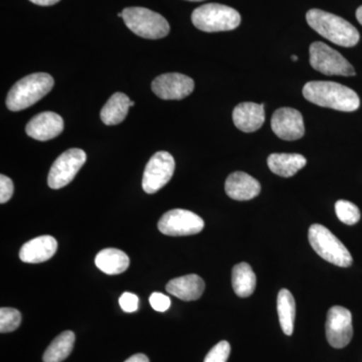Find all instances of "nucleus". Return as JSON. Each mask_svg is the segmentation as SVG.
Listing matches in <instances>:
<instances>
[{
	"label": "nucleus",
	"instance_id": "obj_35",
	"mask_svg": "<svg viewBox=\"0 0 362 362\" xmlns=\"http://www.w3.org/2000/svg\"><path fill=\"white\" fill-rule=\"evenodd\" d=\"M188 1H204V0H188Z\"/></svg>",
	"mask_w": 362,
	"mask_h": 362
},
{
	"label": "nucleus",
	"instance_id": "obj_14",
	"mask_svg": "<svg viewBox=\"0 0 362 362\" xmlns=\"http://www.w3.org/2000/svg\"><path fill=\"white\" fill-rule=\"evenodd\" d=\"M64 120L54 112H42L33 117L26 125V134L39 141H47L61 134Z\"/></svg>",
	"mask_w": 362,
	"mask_h": 362
},
{
	"label": "nucleus",
	"instance_id": "obj_10",
	"mask_svg": "<svg viewBox=\"0 0 362 362\" xmlns=\"http://www.w3.org/2000/svg\"><path fill=\"white\" fill-rule=\"evenodd\" d=\"M204 228V221L201 216L187 209H171L158 221V230L171 237L197 235Z\"/></svg>",
	"mask_w": 362,
	"mask_h": 362
},
{
	"label": "nucleus",
	"instance_id": "obj_4",
	"mask_svg": "<svg viewBox=\"0 0 362 362\" xmlns=\"http://www.w3.org/2000/svg\"><path fill=\"white\" fill-rule=\"evenodd\" d=\"M195 28L206 33L228 32L240 25V14L233 7L207 4L197 7L192 14Z\"/></svg>",
	"mask_w": 362,
	"mask_h": 362
},
{
	"label": "nucleus",
	"instance_id": "obj_24",
	"mask_svg": "<svg viewBox=\"0 0 362 362\" xmlns=\"http://www.w3.org/2000/svg\"><path fill=\"white\" fill-rule=\"evenodd\" d=\"M75 333L65 331L52 340L45 350L42 361L44 362H62L68 358L75 344Z\"/></svg>",
	"mask_w": 362,
	"mask_h": 362
},
{
	"label": "nucleus",
	"instance_id": "obj_3",
	"mask_svg": "<svg viewBox=\"0 0 362 362\" xmlns=\"http://www.w3.org/2000/svg\"><path fill=\"white\" fill-rule=\"evenodd\" d=\"M54 81L47 73H35L26 76L13 86L6 97L8 110L18 112L39 102L51 92Z\"/></svg>",
	"mask_w": 362,
	"mask_h": 362
},
{
	"label": "nucleus",
	"instance_id": "obj_29",
	"mask_svg": "<svg viewBox=\"0 0 362 362\" xmlns=\"http://www.w3.org/2000/svg\"><path fill=\"white\" fill-rule=\"evenodd\" d=\"M13 180L6 175H0V204L8 202L13 197Z\"/></svg>",
	"mask_w": 362,
	"mask_h": 362
},
{
	"label": "nucleus",
	"instance_id": "obj_23",
	"mask_svg": "<svg viewBox=\"0 0 362 362\" xmlns=\"http://www.w3.org/2000/svg\"><path fill=\"white\" fill-rule=\"evenodd\" d=\"M277 309L281 327L286 335H292L296 318V303L291 292L282 289L278 294Z\"/></svg>",
	"mask_w": 362,
	"mask_h": 362
},
{
	"label": "nucleus",
	"instance_id": "obj_22",
	"mask_svg": "<svg viewBox=\"0 0 362 362\" xmlns=\"http://www.w3.org/2000/svg\"><path fill=\"white\" fill-rule=\"evenodd\" d=\"M233 291L240 298L251 296L256 289L257 278L251 266L247 263L233 267L232 275Z\"/></svg>",
	"mask_w": 362,
	"mask_h": 362
},
{
	"label": "nucleus",
	"instance_id": "obj_9",
	"mask_svg": "<svg viewBox=\"0 0 362 362\" xmlns=\"http://www.w3.org/2000/svg\"><path fill=\"white\" fill-rule=\"evenodd\" d=\"M86 160H87V156L82 149L66 150L52 165L47 176L49 187L52 189L65 187L73 181L78 170L84 165Z\"/></svg>",
	"mask_w": 362,
	"mask_h": 362
},
{
	"label": "nucleus",
	"instance_id": "obj_2",
	"mask_svg": "<svg viewBox=\"0 0 362 362\" xmlns=\"http://www.w3.org/2000/svg\"><path fill=\"white\" fill-rule=\"evenodd\" d=\"M306 21L316 33L340 47H354L361 39L358 30L351 23L327 11L310 9Z\"/></svg>",
	"mask_w": 362,
	"mask_h": 362
},
{
	"label": "nucleus",
	"instance_id": "obj_11",
	"mask_svg": "<svg viewBox=\"0 0 362 362\" xmlns=\"http://www.w3.org/2000/svg\"><path fill=\"white\" fill-rule=\"evenodd\" d=\"M354 337L352 315L349 309L333 306L326 319V337L331 346L343 349L347 346Z\"/></svg>",
	"mask_w": 362,
	"mask_h": 362
},
{
	"label": "nucleus",
	"instance_id": "obj_21",
	"mask_svg": "<svg viewBox=\"0 0 362 362\" xmlns=\"http://www.w3.org/2000/svg\"><path fill=\"white\" fill-rule=\"evenodd\" d=\"M95 264L105 274L119 275L127 270L130 259L121 250L105 249L97 255Z\"/></svg>",
	"mask_w": 362,
	"mask_h": 362
},
{
	"label": "nucleus",
	"instance_id": "obj_31",
	"mask_svg": "<svg viewBox=\"0 0 362 362\" xmlns=\"http://www.w3.org/2000/svg\"><path fill=\"white\" fill-rule=\"evenodd\" d=\"M33 4H37L40 6H51L54 4H58L61 0H30Z\"/></svg>",
	"mask_w": 362,
	"mask_h": 362
},
{
	"label": "nucleus",
	"instance_id": "obj_33",
	"mask_svg": "<svg viewBox=\"0 0 362 362\" xmlns=\"http://www.w3.org/2000/svg\"><path fill=\"white\" fill-rule=\"evenodd\" d=\"M356 18L358 23L362 25V6H359L356 11Z\"/></svg>",
	"mask_w": 362,
	"mask_h": 362
},
{
	"label": "nucleus",
	"instance_id": "obj_8",
	"mask_svg": "<svg viewBox=\"0 0 362 362\" xmlns=\"http://www.w3.org/2000/svg\"><path fill=\"white\" fill-rule=\"evenodd\" d=\"M175 169V158L170 153L156 152L150 158L143 173L142 187L144 192L153 194L165 187L173 177Z\"/></svg>",
	"mask_w": 362,
	"mask_h": 362
},
{
	"label": "nucleus",
	"instance_id": "obj_28",
	"mask_svg": "<svg viewBox=\"0 0 362 362\" xmlns=\"http://www.w3.org/2000/svg\"><path fill=\"white\" fill-rule=\"evenodd\" d=\"M119 304H120L123 311L127 312V313H133V312L138 310L139 298L133 293L126 292L119 298Z\"/></svg>",
	"mask_w": 362,
	"mask_h": 362
},
{
	"label": "nucleus",
	"instance_id": "obj_34",
	"mask_svg": "<svg viewBox=\"0 0 362 362\" xmlns=\"http://www.w3.org/2000/svg\"><path fill=\"white\" fill-rule=\"evenodd\" d=\"M293 61H298V57L296 56H292Z\"/></svg>",
	"mask_w": 362,
	"mask_h": 362
},
{
	"label": "nucleus",
	"instance_id": "obj_27",
	"mask_svg": "<svg viewBox=\"0 0 362 362\" xmlns=\"http://www.w3.org/2000/svg\"><path fill=\"white\" fill-rule=\"evenodd\" d=\"M230 354V345L228 341L218 342L207 354L204 362H226Z\"/></svg>",
	"mask_w": 362,
	"mask_h": 362
},
{
	"label": "nucleus",
	"instance_id": "obj_20",
	"mask_svg": "<svg viewBox=\"0 0 362 362\" xmlns=\"http://www.w3.org/2000/svg\"><path fill=\"white\" fill-rule=\"evenodd\" d=\"M306 158L297 153H273L268 157L272 173L282 177H291L306 165Z\"/></svg>",
	"mask_w": 362,
	"mask_h": 362
},
{
	"label": "nucleus",
	"instance_id": "obj_5",
	"mask_svg": "<svg viewBox=\"0 0 362 362\" xmlns=\"http://www.w3.org/2000/svg\"><path fill=\"white\" fill-rule=\"evenodd\" d=\"M122 13L124 23L127 28L143 39H162L170 30L168 21L161 14L145 7H127Z\"/></svg>",
	"mask_w": 362,
	"mask_h": 362
},
{
	"label": "nucleus",
	"instance_id": "obj_25",
	"mask_svg": "<svg viewBox=\"0 0 362 362\" xmlns=\"http://www.w3.org/2000/svg\"><path fill=\"white\" fill-rule=\"evenodd\" d=\"M335 211H337V218L345 225H356L361 221V211L356 204L349 201L340 199L335 204Z\"/></svg>",
	"mask_w": 362,
	"mask_h": 362
},
{
	"label": "nucleus",
	"instance_id": "obj_1",
	"mask_svg": "<svg viewBox=\"0 0 362 362\" xmlns=\"http://www.w3.org/2000/svg\"><path fill=\"white\" fill-rule=\"evenodd\" d=\"M303 96L311 103L341 112H354L361 106L358 95L354 90L334 82L313 81L303 88Z\"/></svg>",
	"mask_w": 362,
	"mask_h": 362
},
{
	"label": "nucleus",
	"instance_id": "obj_13",
	"mask_svg": "<svg viewBox=\"0 0 362 362\" xmlns=\"http://www.w3.org/2000/svg\"><path fill=\"white\" fill-rule=\"evenodd\" d=\"M271 127L279 138L286 141H294L305 134L303 116L292 108L278 109L272 117Z\"/></svg>",
	"mask_w": 362,
	"mask_h": 362
},
{
	"label": "nucleus",
	"instance_id": "obj_15",
	"mask_svg": "<svg viewBox=\"0 0 362 362\" xmlns=\"http://www.w3.org/2000/svg\"><path fill=\"white\" fill-rule=\"evenodd\" d=\"M225 189L226 194L235 201H250L258 197L261 185L251 175L237 171L226 178Z\"/></svg>",
	"mask_w": 362,
	"mask_h": 362
},
{
	"label": "nucleus",
	"instance_id": "obj_18",
	"mask_svg": "<svg viewBox=\"0 0 362 362\" xmlns=\"http://www.w3.org/2000/svg\"><path fill=\"white\" fill-rule=\"evenodd\" d=\"M206 284L199 276L195 274L182 276L169 281L166 291L183 301H195L204 294Z\"/></svg>",
	"mask_w": 362,
	"mask_h": 362
},
{
	"label": "nucleus",
	"instance_id": "obj_32",
	"mask_svg": "<svg viewBox=\"0 0 362 362\" xmlns=\"http://www.w3.org/2000/svg\"><path fill=\"white\" fill-rule=\"evenodd\" d=\"M125 362H149V359L145 354H138L129 357Z\"/></svg>",
	"mask_w": 362,
	"mask_h": 362
},
{
	"label": "nucleus",
	"instance_id": "obj_30",
	"mask_svg": "<svg viewBox=\"0 0 362 362\" xmlns=\"http://www.w3.org/2000/svg\"><path fill=\"white\" fill-rule=\"evenodd\" d=\"M149 302L151 304L152 308L158 312L168 311L171 305L170 298L157 292L151 294V296L149 298Z\"/></svg>",
	"mask_w": 362,
	"mask_h": 362
},
{
	"label": "nucleus",
	"instance_id": "obj_26",
	"mask_svg": "<svg viewBox=\"0 0 362 362\" xmlns=\"http://www.w3.org/2000/svg\"><path fill=\"white\" fill-rule=\"evenodd\" d=\"M21 323V312L14 308L0 309V332L8 333L18 329Z\"/></svg>",
	"mask_w": 362,
	"mask_h": 362
},
{
	"label": "nucleus",
	"instance_id": "obj_16",
	"mask_svg": "<svg viewBox=\"0 0 362 362\" xmlns=\"http://www.w3.org/2000/svg\"><path fill=\"white\" fill-rule=\"evenodd\" d=\"M58 249V242L52 235H40L28 240L20 251V258L25 263L40 264L52 258Z\"/></svg>",
	"mask_w": 362,
	"mask_h": 362
},
{
	"label": "nucleus",
	"instance_id": "obj_7",
	"mask_svg": "<svg viewBox=\"0 0 362 362\" xmlns=\"http://www.w3.org/2000/svg\"><path fill=\"white\" fill-rule=\"evenodd\" d=\"M309 52L310 64L314 70L327 76L351 77L356 75V71L351 64L329 45L315 42L310 45Z\"/></svg>",
	"mask_w": 362,
	"mask_h": 362
},
{
	"label": "nucleus",
	"instance_id": "obj_17",
	"mask_svg": "<svg viewBox=\"0 0 362 362\" xmlns=\"http://www.w3.org/2000/svg\"><path fill=\"white\" fill-rule=\"evenodd\" d=\"M233 120L235 127L243 132H255L265 122L264 105L252 102L240 103L233 112Z\"/></svg>",
	"mask_w": 362,
	"mask_h": 362
},
{
	"label": "nucleus",
	"instance_id": "obj_19",
	"mask_svg": "<svg viewBox=\"0 0 362 362\" xmlns=\"http://www.w3.org/2000/svg\"><path fill=\"white\" fill-rule=\"evenodd\" d=\"M134 105V102L131 101L127 95L123 93H115L102 108L100 113L102 122L108 126L117 125L122 122L127 116L130 107Z\"/></svg>",
	"mask_w": 362,
	"mask_h": 362
},
{
	"label": "nucleus",
	"instance_id": "obj_6",
	"mask_svg": "<svg viewBox=\"0 0 362 362\" xmlns=\"http://www.w3.org/2000/svg\"><path fill=\"white\" fill-rule=\"evenodd\" d=\"M309 243L314 251L325 261L338 267L351 266L352 257L346 247L327 228L319 223L309 228Z\"/></svg>",
	"mask_w": 362,
	"mask_h": 362
},
{
	"label": "nucleus",
	"instance_id": "obj_12",
	"mask_svg": "<svg viewBox=\"0 0 362 362\" xmlns=\"http://www.w3.org/2000/svg\"><path fill=\"white\" fill-rule=\"evenodd\" d=\"M152 90L163 100H181L189 96L194 89L192 78L180 73H168L159 76L152 82Z\"/></svg>",
	"mask_w": 362,
	"mask_h": 362
}]
</instances>
